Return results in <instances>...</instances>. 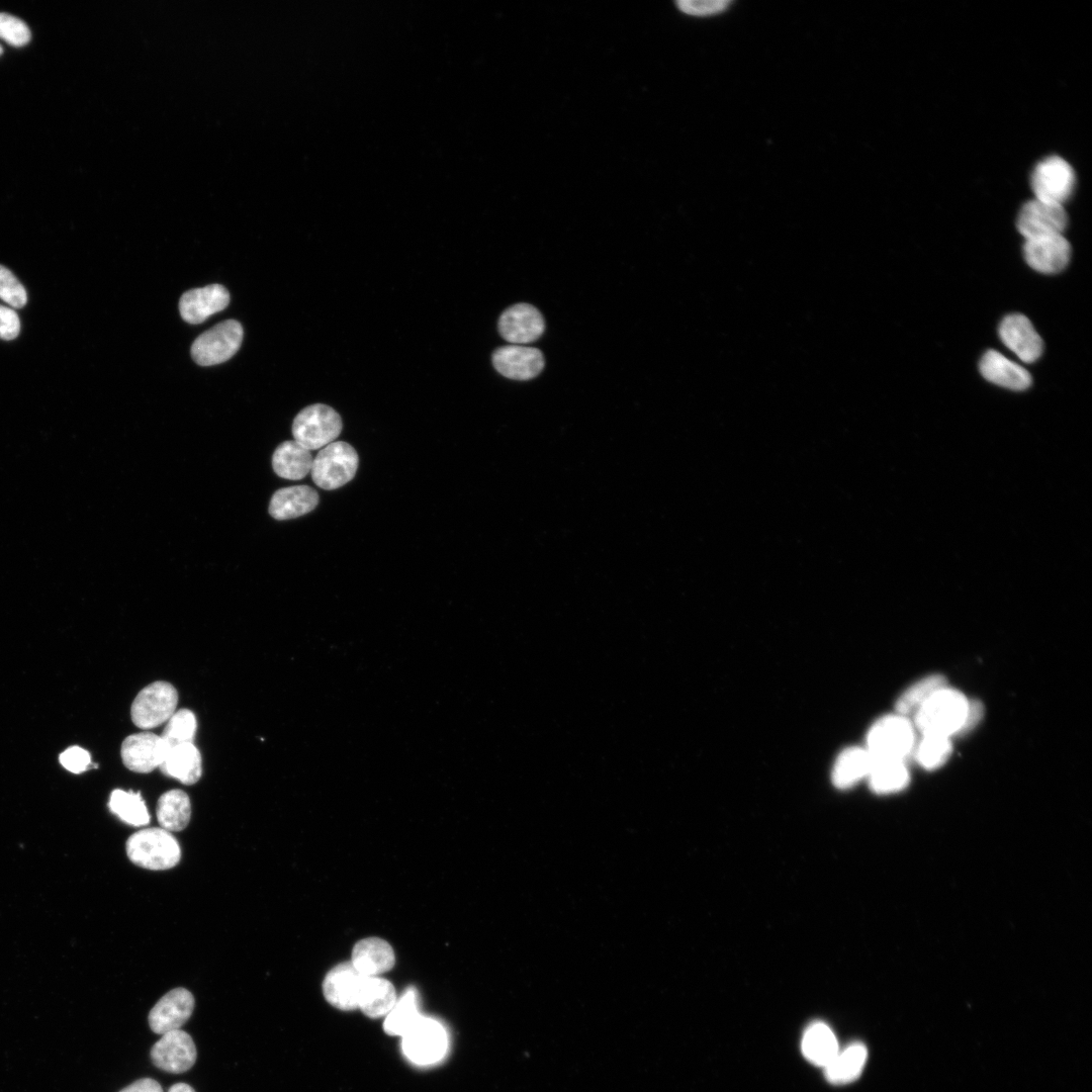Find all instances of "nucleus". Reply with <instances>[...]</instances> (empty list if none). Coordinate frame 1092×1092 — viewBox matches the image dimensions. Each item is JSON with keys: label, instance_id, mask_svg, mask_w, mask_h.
I'll use <instances>...</instances> for the list:
<instances>
[{"label": "nucleus", "instance_id": "obj_20", "mask_svg": "<svg viewBox=\"0 0 1092 1092\" xmlns=\"http://www.w3.org/2000/svg\"><path fill=\"white\" fill-rule=\"evenodd\" d=\"M979 368L985 379L1012 390H1024L1032 381L1024 367L995 350H989L982 356Z\"/></svg>", "mask_w": 1092, "mask_h": 1092}, {"label": "nucleus", "instance_id": "obj_14", "mask_svg": "<svg viewBox=\"0 0 1092 1092\" xmlns=\"http://www.w3.org/2000/svg\"><path fill=\"white\" fill-rule=\"evenodd\" d=\"M194 998L185 988H175L166 993L149 1013V1025L158 1034L180 1029L190 1018Z\"/></svg>", "mask_w": 1092, "mask_h": 1092}, {"label": "nucleus", "instance_id": "obj_35", "mask_svg": "<svg viewBox=\"0 0 1092 1092\" xmlns=\"http://www.w3.org/2000/svg\"><path fill=\"white\" fill-rule=\"evenodd\" d=\"M196 728L197 722L193 712L188 709H180L167 721L161 738L169 749L178 745L193 743Z\"/></svg>", "mask_w": 1092, "mask_h": 1092}, {"label": "nucleus", "instance_id": "obj_22", "mask_svg": "<svg viewBox=\"0 0 1092 1092\" xmlns=\"http://www.w3.org/2000/svg\"><path fill=\"white\" fill-rule=\"evenodd\" d=\"M318 504L317 492L308 485L276 490L269 504V514L276 520H288L311 512Z\"/></svg>", "mask_w": 1092, "mask_h": 1092}, {"label": "nucleus", "instance_id": "obj_9", "mask_svg": "<svg viewBox=\"0 0 1092 1092\" xmlns=\"http://www.w3.org/2000/svg\"><path fill=\"white\" fill-rule=\"evenodd\" d=\"M402 1049L407 1059L418 1065L440 1061L448 1045L446 1030L438 1021L421 1016L403 1035Z\"/></svg>", "mask_w": 1092, "mask_h": 1092}, {"label": "nucleus", "instance_id": "obj_33", "mask_svg": "<svg viewBox=\"0 0 1092 1092\" xmlns=\"http://www.w3.org/2000/svg\"><path fill=\"white\" fill-rule=\"evenodd\" d=\"M108 806L110 811L126 824L142 826L150 822V814L139 792L114 790Z\"/></svg>", "mask_w": 1092, "mask_h": 1092}, {"label": "nucleus", "instance_id": "obj_10", "mask_svg": "<svg viewBox=\"0 0 1092 1092\" xmlns=\"http://www.w3.org/2000/svg\"><path fill=\"white\" fill-rule=\"evenodd\" d=\"M1068 216L1062 204L1038 200L1027 201L1017 217V230L1025 240L1063 234Z\"/></svg>", "mask_w": 1092, "mask_h": 1092}, {"label": "nucleus", "instance_id": "obj_2", "mask_svg": "<svg viewBox=\"0 0 1092 1092\" xmlns=\"http://www.w3.org/2000/svg\"><path fill=\"white\" fill-rule=\"evenodd\" d=\"M915 728L909 718L887 715L874 723L864 747L874 760H903L914 750Z\"/></svg>", "mask_w": 1092, "mask_h": 1092}, {"label": "nucleus", "instance_id": "obj_34", "mask_svg": "<svg viewBox=\"0 0 1092 1092\" xmlns=\"http://www.w3.org/2000/svg\"><path fill=\"white\" fill-rule=\"evenodd\" d=\"M918 763L926 769L942 766L949 758L952 746L949 737L934 734L922 735L914 750Z\"/></svg>", "mask_w": 1092, "mask_h": 1092}, {"label": "nucleus", "instance_id": "obj_42", "mask_svg": "<svg viewBox=\"0 0 1092 1092\" xmlns=\"http://www.w3.org/2000/svg\"><path fill=\"white\" fill-rule=\"evenodd\" d=\"M119 1092H163V1088L154 1079L142 1078L127 1085Z\"/></svg>", "mask_w": 1092, "mask_h": 1092}, {"label": "nucleus", "instance_id": "obj_32", "mask_svg": "<svg viewBox=\"0 0 1092 1092\" xmlns=\"http://www.w3.org/2000/svg\"><path fill=\"white\" fill-rule=\"evenodd\" d=\"M421 1016L418 1010L417 992L415 989H408L386 1014L383 1028L389 1035L403 1036Z\"/></svg>", "mask_w": 1092, "mask_h": 1092}, {"label": "nucleus", "instance_id": "obj_44", "mask_svg": "<svg viewBox=\"0 0 1092 1092\" xmlns=\"http://www.w3.org/2000/svg\"><path fill=\"white\" fill-rule=\"evenodd\" d=\"M1 54H2V48H1V46H0V55H1Z\"/></svg>", "mask_w": 1092, "mask_h": 1092}, {"label": "nucleus", "instance_id": "obj_7", "mask_svg": "<svg viewBox=\"0 0 1092 1092\" xmlns=\"http://www.w3.org/2000/svg\"><path fill=\"white\" fill-rule=\"evenodd\" d=\"M243 336V327L239 322L223 321L194 340L191 346L192 359L201 366L220 364L237 353Z\"/></svg>", "mask_w": 1092, "mask_h": 1092}, {"label": "nucleus", "instance_id": "obj_21", "mask_svg": "<svg viewBox=\"0 0 1092 1092\" xmlns=\"http://www.w3.org/2000/svg\"><path fill=\"white\" fill-rule=\"evenodd\" d=\"M351 963L361 975L375 977L391 970L395 958L387 941L378 937H368L355 944Z\"/></svg>", "mask_w": 1092, "mask_h": 1092}, {"label": "nucleus", "instance_id": "obj_40", "mask_svg": "<svg viewBox=\"0 0 1092 1092\" xmlns=\"http://www.w3.org/2000/svg\"><path fill=\"white\" fill-rule=\"evenodd\" d=\"M20 332V321L10 307L0 305V339L12 340Z\"/></svg>", "mask_w": 1092, "mask_h": 1092}, {"label": "nucleus", "instance_id": "obj_19", "mask_svg": "<svg viewBox=\"0 0 1092 1092\" xmlns=\"http://www.w3.org/2000/svg\"><path fill=\"white\" fill-rule=\"evenodd\" d=\"M229 302L228 289L220 284H210L183 293L179 301V311L185 322L196 325L224 309Z\"/></svg>", "mask_w": 1092, "mask_h": 1092}, {"label": "nucleus", "instance_id": "obj_1", "mask_svg": "<svg viewBox=\"0 0 1092 1092\" xmlns=\"http://www.w3.org/2000/svg\"><path fill=\"white\" fill-rule=\"evenodd\" d=\"M970 700L947 686L937 691L914 714V728L921 735L951 737L960 734L965 724Z\"/></svg>", "mask_w": 1092, "mask_h": 1092}, {"label": "nucleus", "instance_id": "obj_25", "mask_svg": "<svg viewBox=\"0 0 1092 1092\" xmlns=\"http://www.w3.org/2000/svg\"><path fill=\"white\" fill-rule=\"evenodd\" d=\"M801 1049L810 1063L822 1068L829 1064L839 1051L834 1032L822 1021H815L806 1028Z\"/></svg>", "mask_w": 1092, "mask_h": 1092}, {"label": "nucleus", "instance_id": "obj_15", "mask_svg": "<svg viewBox=\"0 0 1092 1092\" xmlns=\"http://www.w3.org/2000/svg\"><path fill=\"white\" fill-rule=\"evenodd\" d=\"M999 336L1003 344L1024 363H1032L1042 354V339L1023 314L1005 316L999 326Z\"/></svg>", "mask_w": 1092, "mask_h": 1092}, {"label": "nucleus", "instance_id": "obj_24", "mask_svg": "<svg viewBox=\"0 0 1092 1092\" xmlns=\"http://www.w3.org/2000/svg\"><path fill=\"white\" fill-rule=\"evenodd\" d=\"M161 771L185 785L198 782L202 772L201 755L193 743H186L169 749L159 767Z\"/></svg>", "mask_w": 1092, "mask_h": 1092}, {"label": "nucleus", "instance_id": "obj_23", "mask_svg": "<svg viewBox=\"0 0 1092 1092\" xmlns=\"http://www.w3.org/2000/svg\"><path fill=\"white\" fill-rule=\"evenodd\" d=\"M397 1001L393 985L379 976H363L358 996V1008L372 1018L386 1015Z\"/></svg>", "mask_w": 1092, "mask_h": 1092}, {"label": "nucleus", "instance_id": "obj_3", "mask_svg": "<svg viewBox=\"0 0 1092 1092\" xmlns=\"http://www.w3.org/2000/svg\"><path fill=\"white\" fill-rule=\"evenodd\" d=\"M126 853L134 864L153 871L171 869L181 856L175 836L161 827L146 828L130 835Z\"/></svg>", "mask_w": 1092, "mask_h": 1092}, {"label": "nucleus", "instance_id": "obj_28", "mask_svg": "<svg viewBox=\"0 0 1092 1092\" xmlns=\"http://www.w3.org/2000/svg\"><path fill=\"white\" fill-rule=\"evenodd\" d=\"M872 757L866 748L848 747L836 758L832 782L839 789H847L868 777Z\"/></svg>", "mask_w": 1092, "mask_h": 1092}, {"label": "nucleus", "instance_id": "obj_37", "mask_svg": "<svg viewBox=\"0 0 1092 1092\" xmlns=\"http://www.w3.org/2000/svg\"><path fill=\"white\" fill-rule=\"evenodd\" d=\"M30 37V30L22 20L7 13H0V38L11 46L22 47Z\"/></svg>", "mask_w": 1092, "mask_h": 1092}, {"label": "nucleus", "instance_id": "obj_18", "mask_svg": "<svg viewBox=\"0 0 1092 1092\" xmlns=\"http://www.w3.org/2000/svg\"><path fill=\"white\" fill-rule=\"evenodd\" d=\"M363 975H361L351 962H345L334 967L327 974L323 991L327 1001L341 1010H353L358 1008V996Z\"/></svg>", "mask_w": 1092, "mask_h": 1092}, {"label": "nucleus", "instance_id": "obj_4", "mask_svg": "<svg viewBox=\"0 0 1092 1092\" xmlns=\"http://www.w3.org/2000/svg\"><path fill=\"white\" fill-rule=\"evenodd\" d=\"M358 462V454L350 444L332 442L313 459L310 470L312 480L326 490L337 489L353 479Z\"/></svg>", "mask_w": 1092, "mask_h": 1092}, {"label": "nucleus", "instance_id": "obj_13", "mask_svg": "<svg viewBox=\"0 0 1092 1092\" xmlns=\"http://www.w3.org/2000/svg\"><path fill=\"white\" fill-rule=\"evenodd\" d=\"M168 751L169 748L161 736L152 732H141L123 740L120 755L128 769L147 774L160 767Z\"/></svg>", "mask_w": 1092, "mask_h": 1092}, {"label": "nucleus", "instance_id": "obj_16", "mask_svg": "<svg viewBox=\"0 0 1092 1092\" xmlns=\"http://www.w3.org/2000/svg\"><path fill=\"white\" fill-rule=\"evenodd\" d=\"M544 327L540 311L528 303L510 306L498 320L500 336L513 345H523L537 340L543 334Z\"/></svg>", "mask_w": 1092, "mask_h": 1092}, {"label": "nucleus", "instance_id": "obj_29", "mask_svg": "<svg viewBox=\"0 0 1092 1092\" xmlns=\"http://www.w3.org/2000/svg\"><path fill=\"white\" fill-rule=\"evenodd\" d=\"M156 813L161 828L169 832L181 831L190 821V799L182 790L167 791L159 798Z\"/></svg>", "mask_w": 1092, "mask_h": 1092}, {"label": "nucleus", "instance_id": "obj_30", "mask_svg": "<svg viewBox=\"0 0 1092 1092\" xmlns=\"http://www.w3.org/2000/svg\"><path fill=\"white\" fill-rule=\"evenodd\" d=\"M871 789L878 794L903 790L909 783V772L903 760H874L868 775Z\"/></svg>", "mask_w": 1092, "mask_h": 1092}, {"label": "nucleus", "instance_id": "obj_36", "mask_svg": "<svg viewBox=\"0 0 1092 1092\" xmlns=\"http://www.w3.org/2000/svg\"><path fill=\"white\" fill-rule=\"evenodd\" d=\"M0 299L12 307L21 308L26 304L27 295L24 287L13 273L0 265Z\"/></svg>", "mask_w": 1092, "mask_h": 1092}, {"label": "nucleus", "instance_id": "obj_31", "mask_svg": "<svg viewBox=\"0 0 1092 1092\" xmlns=\"http://www.w3.org/2000/svg\"><path fill=\"white\" fill-rule=\"evenodd\" d=\"M946 686V679L941 674L934 673L922 677L908 687L898 698L897 714L907 718L914 716L932 695Z\"/></svg>", "mask_w": 1092, "mask_h": 1092}, {"label": "nucleus", "instance_id": "obj_5", "mask_svg": "<svg viewBox=\"0 0 1092 1092\" xmlns=\"http://www.w3.org/2000/svg\"><path fill=\"white\" fill-rule=\"evenodd\" d=\"M341 431V417L334 408L323 403L304 407L292 423L294 441L309 451L331 444Z\"/></svg>", "mask_w": 1092, "mask_h": 1092}, {"label": "nucleus", "instance_id": "obj_11", "mask_svg": "<svg viewBox=\"0 0 1092 1092\" xmlns=\"http://www.w3.org/2000/svg\"><path fill=\"white\" fill-rule=\"evenodd\" d=\"M196 1046L184 1030L176 1029L162 1034L151 1049L153 1064L168 1073L180 1074L195 1064Z\"/></svg>", "mask_w": 1092, "mask_h": 1092}, {"label": "nucleus", "instance_id": "obj_39", "mask_svg": "<svg viewBox=\"0 0 1092 1092\" xmlns=\"http://www.w3.org/2000/svg\"><path fill=\"white\" fill-rule=\"evenodd\" d=\"M60 762L66 769L74 774H80L89 767L91 757L87 750L79 746H73L62 752Z\"/></svg>", "mask_w": 1092, "mask_h": 1092}, {"label": "nucleus", "instance_id": "obj_41", "mask_svg": "<svg viewBox=\"0 0 1092 1092\" xmlns=\"http://www.w3.org/2000/svg\"><path fill=\"white\" fill-rule=\"evenodd\" d=\"M984 709L978 701H970L967 717L961 733L971 731L981 721Z\"/></svg>", "mask_w": 1092, "mask_h": 1092}, {"label": "nucleus", "instance_id": "obj_6", "mask_svg": "<svg viewBox=\"0 0 1092 1092\" xmlns=\"http://www.w3.org/2000/svg\"><path fill=\"white\" fill-rule=\"evenodd\" d=\"M178 693L170 682L158 680L145 687L134 698L130 716L142 729H152L167 722L176 712Z\"/></svg>", "mask_w": 1092, "mask_h": 1092}, {"label": "nucleus", "instance_id": "obj_17", "mask_svg": "<svg viewBox=\"0 0 1092 1092\" xmlns=\"http://www.w3.org/2000/svg\"><path fill=\"white\" fill-rule=\"evenodd\" d=\"M492 363L496 371L507 378L528 380L542 371L544 357L536 348L509 345L493 352Z\"/></svg>", "mask_w": 1092, "mask_h": 1092}, {"label": "nucleus", "instance_id": "obj_8", "mask_svg": "<svg viewBox=\"0 0 1092 1092\" xmlns=\"http://www.w3.org/2000/svg\"><path fill=\"white\" fill-rule=\"evenodd\" d=\"M1075 181L1073 168L1059 156L1043 159L1034 167L1031 174L1034 198L1062 205L1072 194Z\"/></svg>", "mask_w": 1092, "mask_h": 1092}, {"label": "nucleus", "instance_id": "obj_12", "mask_svg": "<svg viewBox=\"0 0 1092 1092\" xmlns=\"http://www.w3.org/2000/svg\"><path fill=\"white\" fill-rule=\"evenodd\" d=\"M1023 256L1035 271L1055 274L1067 267L1071 246L1063 234L1028 239L1023 245Z\"/></svg>", "mask_w": 1092, "mask_h": 1092}, {"label": "nucleus", "instance_id": "obj_26", "mask_svg": "<svg viewBox=\"0 0 1092 1092\" xmlns=\"http://www.w3.org/2000/svg\"><path fill=\"white\" fill-rule=\"evenodd\" d=\"M312 461L309 450L294 440L285 441L275 449L272 456V467L278 476L298 480L310 472Z\"/></svg>", "mask_w": 1092, "mask_h": 1092}, {"label": "nucleus", "instance_id": "obj_43", "mask_svg": "<svg viewBox=\"0 0 1092 1092\" xmlns=\"http://www.w3.org/2000/svg\"><path fill=\"white\" fill-rule=\"evenodd\" d=\"M168 1092H196L189 1084L176 1083L172 1085Z\"/></svg>", "mask_w": 1092, "mask_h": 1092}, {"label": "nucleus", "instance_id": "obj_27", "mask_svg": "<svg viewBox=\"0 0 1092 1092\" xmlns=\"http://www.w3.org/2000/svg\"><path fill=\"white\" fill-rule=\"evenodd\" d=\"M868 1058V1051L861 1042H852L839 1050L835 1057L824 1067L826 1079L832 1084H846L854 1081L861 1074Z\"/></svg>", "mask_w": 1092, "mask_h": 1092}, {"label": "nucleus", "instance_id": "obj_38", "mask_svg": "<svg viewBox=\"0 0 1092 1092\" xmlns=\"http://www.w3.org/2000/svg\"><path fill=\"white\" fill-rule=\"evenodd\" d=\"M731 1L727 0H713V1H694L685 0L677 1V8L693 16H714L723 13L729 8Z\"/></svg>", "mask_w": 1092, "mask_h": 1092}]
</instances>
